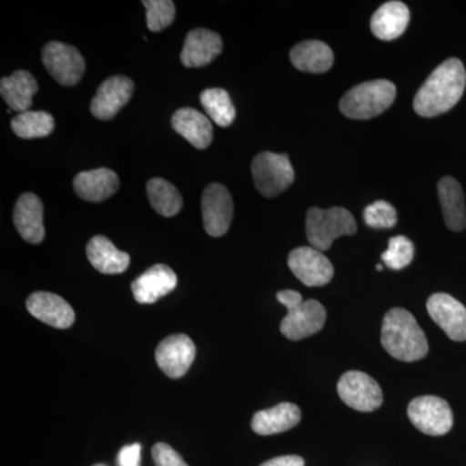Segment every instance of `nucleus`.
Masks as SVG:
<instances>
[{"instance_id": "9", "label": "nucleus", "mask_w": 466, "mask_h": 466, "mask_svg": "<svg viewBox=\"0 0 466 466\" xmlns=\"http://www.w3.org/2000/svg\"><path fill=\"white\" fill-rule=\"evenodd\" d=\"M343 403L359 412H373L382 406L383 395L379 383L359 370H350L341 377L337 385Z\"/></svg>"}, {"instance_id": "30", "label": "nucleus", "mask_w": 466, "mask_h": 466, "mask_svg": "<svg viewBox=\"0 0 466 466\" xmlns=\"http://www.w3.org/2000/svg\"><path fill=\"white\" fill-rule=\"evenodd\" d=\"M413 254H415V248H413L412 241L406 236H395L389 241L388 250L383 251L381 258L386 266L395 271H400L410 265Z\"/></svg>"}, {"instance_id": "14", "label": "nucleus", "mask_w": 466, "mask_h": 466, "mask_svg": "<svg viewBox=\"0 0 466 466\" xmlns=\"http://www.w3.org/2000/svg\"><path fill=\"white\" fill-rule=\"evenodd\" d=\"M134 92V82L125 76H115L106 79L91 101L92 116L101 121H109L130 101Z\"/></svg>"}, {"instance_id": "23", "label": "nucleus", "mask_w": 466, "mask_h": 466, "mask_svg": "<svg viewBox=\"0 0 466 466\" xmlns=\"http://www.w3.org/2000/svg\"><path fill=\"white\" fill-rule=\"evenodd\" d=\"M87 258L94 268L101 274H122L130 266V256L125 251L116 249L113 242L104 236H95L88 241Z\"/></svg>"}, {"instance_id": "35", "label": "nucleus", "mask_w": 466, "mask_h": 466, "mask_svg": "<svg viewBox=\"0 0 466 466\" xmlns=\"http://www.w3.org/2000/svg\"><path fill=\"white\" fill-rule=\"evenodd\" d=\"M260 466H305V460L294 455L280 456V458L268 460Z\"/></svg>"}, {"instance_id": "2", "label": "nucleus", "mask_w": 466, "mask_h": 466, "mask_svg": "<svg viewBox=\"0 0 466 466\" xmlns=\"http://www.w3.org/2000/svg\"><path fill=\"white\" fill-rule=\"evenodd\" d=\"M381 343L392 358L406 363L421 360L429 352L424 330L410 311L400 308L383 318Z\"/></svg>"}, {"instance_id": "18", "label": "nucleus", "mask_w": 466, "mask_h": 466, "mask_svg": "<svg viewBox=\"0 0 466 466\" xmlns=\"http://www.w3.org/2000/svg\"><path fill=\"white\" fill-rule=\"evenodd\" d=\"M43 211L45 210H43L41 198L34 193H24L15 205V227L21 238L30 244H41L45 238Z\"/></svg>"}, {"instance_id": "12", "label": "nucleus", "mask_w": 466, "mask_h": 466, "mask_svg": "<svg viewBox=\"0 0 466 466\" xmlns=\"http://www.w3.org/2000/svg\"><path fill=\"white\" fill-rule=\"evenodd\" d=\"M196 357V346L186 334H174L159 343L156 361L170 379H180L188 372Z\"/></svg>"}, {"instance_id": "6", "label": "nucleus", "mask_w": 466, "mask_h": 466, "mask_svg": "<svg viewBox=\"0 0 466 466\" xmlns=\"http://www.w3.org/2000/svg\"><path fill=\"white\" fill-rule=\"evenodd\" d=\"M254 184L260 195L275 198L294 182V168L284 153H259L251 164Z\"/></svg>"}, {"instance_id": "11", "label": "nucleus", "mask_w": 466, "mask_h": 466, "mask_svg": "<svg viewBox=\"0 0 466 466\" xmlns=\"http://www.w3.org/2000/svg\"><path fill=\"white\" fill-rule=\"evenodd\" d=\"M201 208L205 231L213 238L226 235L233 218V201L228 189L219 183L208 186L202 195Z\"/></svg>"}, {"instance_id": "21", "label": "nucleus", "mask_w": 466, "mask_h": 466, "mask_svg": "<svg viewBox=\"0 0 466 466\" xmlns=\"http://www.w3.org/2000/svg\"><path fill=\"white\" fill-rule=\"evenodd\" d=\"M410 9L401 2H388L377 9L370 20V29L376 38L392 41L406 32L410 24Z\"/></svg>"}, {"instance_id": "24", "label": "nucleus", "mask_w": 466, "mask_h": 466, "mask_svg": "<svg viewBox=\"0 0 466 466\" xmlns=\"http://www.w3.org/2000/svg\"><path fill=\"white\" fill-rule=\"evenodd\" d=\"M300 410L293 403H280L259 410L253 417L251 429L259 435L280 434L299 424Z\"/></svg>"}, {"instance_id": "17", "label": "nucleus", "mask_w": 466, "mask_h": 466, "mask_svg": "<svg viewBox=\"0 0 466 466\" xmlns=\"http://www.w3.org/2000/svg\"><path fill=\"white\" fill-rule=\"evenodd\" d=\"M222 51L219 34L208 29H193L184 41L180 60L186 67H202L216 60Z\"/></svg>"}, {"instance_id": "8", "label": "nucleus", "mask_w": 466, "mask_h": 466, "mask_svg": "<svg viewBox=\"0 0 466 466\" xmlns=\"http://www.w3.org/2000/svg\"><path fill=\"white\" fill-rule=\"evenodd\" d=\"M410 422L424 434L440 437L449 433L453 426L452 410L441 398L419 397L408 406Z\"/></svg>"}, {"instance_id": "36", "label": "nucleus", "mask_w": 466, "mask_h": 466, "mask_svg": "<svg viewBox=\"0 0 466 466\" xmlns=\"http://www.w3.org/2000/svg\"><path fill=\"white\" fill-rule=\"evenodd\" d=\"M376 269L377 271H382L383 267L381 265H377Z\"/></svg>"}, {"instance_id": "27", "label": "nucleus", "mask_w": 466, "mask_h": 466, "mask_svg": "<svg viewBox=\"0 0 466 466\" xmlns=\"http://www.w3.org/2000/svg\"><path fill=\"white\" fill-rule=\"evenodd\" d=\"M150 205L162 217H174L182 210L183 198L177 187L161 177H153L147 183Z\"/></svg>"}, {"instance_id": "20", "label": "nucleus", "mask_w": 466, "mask_h": 466, "mask_svg": "<svg viewBox=\"0 0 466 466\" xmlns=\"http://www.w3.org/2000/svg\"><path fill=\"white\" fill-rule=\"evenodd\" d=\"M171 125L177 134L188 140L195 148L207 149L213 140V126L207 116L193 108H182L174 113Z\"/></svg>"}, {"instance_id": "31", "label": "nucleus", "mask_w": 466, "mask_h": 466, "mask_svg": "<svg viewBox=\"0 0 466 466\" xmlns=\"http://www.w3.org/2000/svg\"><path fill=\"white\" fill-rule=\"evenodd\" d=\"M147 11V26L152 32H161L173 24L175 5L170 0H144Z\"/></svg>"}, {"instance_id": "29", "label": "nucleus", "mask_w": 466, "mask_h": 466, "mask_svg": "<svg viewBox=\"0 0 466 466\" xmlns=\"http://www.w3.org/2000/svg\"><path fill=\"white\" fill-rule=\"evenodd\" d=\"M200 100L208 116L220 127H228L235 121V106L228 92L223 88H208L202 91Z\"/></svg>"}, {"instance_id": "34", "label": "nucleus", "mask_w": 466, "mask_h": 466, "mask_svg": "<svg viewBox=\"0 0 466 466\" xmlns=\"http://www.w3.org/2000/svg\"><path fill=\"white\" fill-rule=\"evenodd\" d=\"M140 461H142V446L139 443L125 446L119 451V466H140Z\"/></svg>"}, {"instance_id": "16", "label": "nucleus", "mask_w": 466, "mask_h": 466, "mask_svg": "<svg viewBox=\"0 0 466 466\" xmlns=\"http://www.w3.org/2000/svg\"><path fill=\"white\" fill-rule=\"evenodd\" d=\"M177 278L167 265H155L135 279L131 289L135 299L143 305L157 302L177 288Z\"/></svg>"}, {"instance_id": "3", "label": "nucleus", "mask_w": 466, "mask_h": 466, "mask_svg": "<svg viewBox=\"0 0 466 466\" xmlns=\"http://www.w3.org/2000/svg\"><path fill=\"white\" fill-rule=\"evenodd\" d=\"M276 299L288 309L287 317L281 321L280 330L290 341L308 339L323 329L327 311L318 300H303L300 293L296 290L279 291Z\"/></svg>"}, {"instance_id": "5", "label": "nucleus", "mask_w": 466, "mask_h": 466, "mask_svg": "<svg viewBox=\"0 0 466 466\" xmlns=\"http://www.w3.org/2000/svg\"><path fill=\"white\" fill-rule=\"evenodd\" d=\"M357 232V220L349 210L343 208H311L306 216V233L312 248L327 251L333 241L342 236H351Z\"/></svg>"}, {"instance_id": "25", "label": "nucleus", "mask_w": 466, "mask_h": 466, "mask_svg": "<svg viewBox=\"0 0 466 466\" xmlns=\"http://www.w3.org/2000/svg\"><path fill=\"white\" fill-rule=\"evenodd\" d=\"M38 92V84L26 70H17L14 75L0 81V94L9 109L18 113L27 112L32 106L33 96Z\"/></svg>"}, {"instance_id": "32", "label": "nucleus", "mask_w": 466, "mask_h": 466, "mask_svg": "<svg viewBox=\"0 0 466 466\" xmlns=\"http://www.w3.org/2000/svg\"><path fill=\"white\" fill-rule=\"evenodd\" d=\"M364 222L370 228H392L398 222V214L395 208L386 201H376L364 208Z\"/></svg>"}, {"instance_id": "4", "label": "nucleus", "mask_w": 466, "mask_h": 466, "mask_svg": "<svg viewBox=\"0 0 466 466\" xmlns=\"http://www.w3.org/2000/svg\"><path fill=\"white\" fill-rule=\"evenodd\" d=\"M397 96V87L388 79L364 82L343 95L339 109L352 119H370L390 108Z\"/></svg>"}, {"instance_id": "28", "label": "nucleus", "mask_w": 466, "mask_h": 466, "mask_svg": "<svg viewBox=\"0 0 466 466\" xmlns=\"http://www.w3.org/2000/svg\"><path fill=\"white\" fill-rule=\"evenodd\" d=\"M11 127L21 139H38L55 130V119L50 113L27 110L12 119Z\"/></svg>"}, {"instance_id": "1", "label": "nucleus", "mask_w": 466, "mask_h": 466, "mask_svg": "<svg viewBox=\"0 0 466 466\" xmlns=\"http://www.w3.org/2000/svg\"><path fill=\"white\" fill-rule=\"evenodd\" d=\"M466 72L459 58H449L429 76L417 91L413 108L417 115L431 118L452 109L464 95Z\"/></svg>"}, {"instance_id": "19", "label": "nucleus", "mask_w": 466, "mask_h": 466, "mask_svg": "<svg viewBox=\"0 0 466 466\" xmlns=\"http://www.w3.org/2000/svg\"><path fill=\"white\" fill-rule=\"evenodd\" d=\"M75 191L86 201L101 202L115 195L119 187L118 175L110 168L84 171L75 177Z\"/></svg>"}, {"instance_id": "22", "label": "nucleus", "mask_w": 466, "mask_h": 466, "mask_svg": "<svg viewBox=\"0 0 466 466\" xmlns=\"http://www.w3.org/2000/svg\"><path fill=\"white\" fill-rule=\"evenodd\" d=\"M438 196L444 222L453 232L464 231L466 227L465 196L458 180L451 177H441L438 183Z\"/></svg>"}, {"instance_id": "13", "label": "nucleus", "mask_w": 466, "mask_h": 466, "mask_svg": "<svg viewBox=\"0 0 466 466\" xmlns=\"http://www.w3.org/2000/svg\"><path fill=\"white\" fill-rule=\"evenodd\" d=\"M429 315L452 341H466V309L446 293H435L426 303Z\"/></svg>"}, {"instance_id": "10", "label": "nucleus", "mask_w": 466, "mask_h": 466, "mask_svg": "<svg viewBox=\"0 0 466 466\" xmlns=\"http://www.w3.org/2000/svg\"><path fill=\"white\" fill-rule=\"evenodd\" d=\"M288 265L300 283L308 287H324L333 279L332 262L323 251L312 247H300L291 251Z\"/></svg>"}, {"instance_id": "15", "label": "nucleus", "mask_w": 466, "mask_h": 466, "mask_svg": "<svg viewBox=\"0 0 466 466\" xmlns=\"http://www.w3.org/2000/svg\"><path fill=\"white\" fill-rule=\"evenodd\" d=\"M26 308L34 318L57 329H67L75 324L72 306L57 294L36 291L27 299Z\"/></svg>"}, {"instance_id": "26", "label": "nucleus", "mask_w": 466, "mask_h": 466, "mask_svg": "<svg viewBox=\"0 0 466 466\" xmlns=\"http://www.w3.org/2000/svg\"><path fill=\"white\" fill-rule=\"evenodd\" d=\"M333 52L320 41H306L294 46L290 61L300 72L325 73L333 66Z\"/></svg>"}, {"instance_id": "33", "label": "nucleus", "mask_w": 466, "mask_h": 466, "mask_svg": "<svg viewBox=\"0 0 466 466\" xmlns=\"http://www.w3.org/2000/svg\"><path fill=\"white\" fill-rule=\"evenodd\" d=\"M152 456L156 466H188L182 456L167 443L155 444Z\"/></svg>"}, {"instance_id": "7", "label": "nucleus", "mask_w": 466, "mask_h": 466, "mask_svg": "<svg viewBox=\"0 0 466 466\" xmlns=\"http://www.w3.org/2000/svg\"><path fill=\"white\" fill-rule=\"evenodd\" d=\"M42 60L52 78L67 87L78 84L85 75L86 63L81 52L66 43H47L43 48Z\"/></svg>"}]
</instances>
